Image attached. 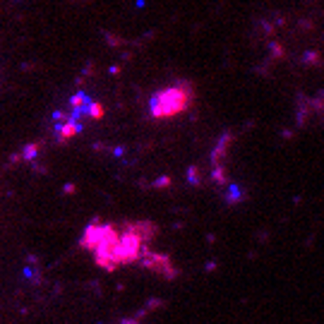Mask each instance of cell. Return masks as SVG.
<instances>
[{"mask_svg":"<svg viewBox=\"0 0 324 324\" xmlns=\"http://www.w3.org/2000/svg\"><path fill=\"white\" fill-rule=\"evenodd\" d=\"M156 236L152 221L116 224H89L82 236V245L94 254V262L104 269H118L146 254V242Z\"/></svg>","mask_w":324,"mask_h":324,"instance_id":"cell-1","label":"cell"},{"mask_svg":"<svg viewBox=\"0 0 324 324\" xmlns=\"http://www.w3.org/2000/svg\"><path fill=\"white\" fill-rule=\"evenodd\" d=\"M192 101H194V86H192V82L178 80V82L158 89L149 98V116L156 120L176 118V116L185 113L192 106Z\"/></svg>","mask_w":324,"mask_h":324,"instance_id":"cell-2","label":"cell"}]
</instances>
